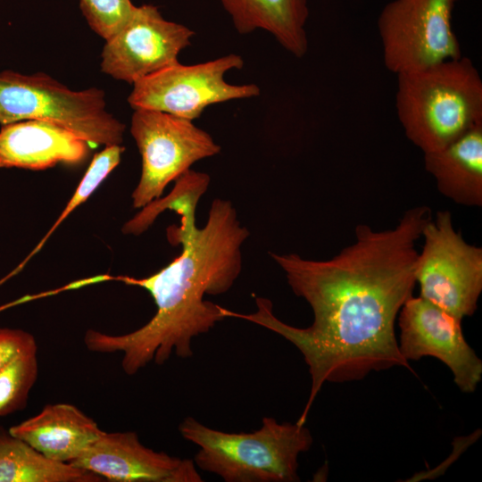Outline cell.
Returning a JSON list of instances; mask_svg holds the SVG:
<instances>
[{
  "mask_svg": "<svg viewBox=\"0 0 482 482\" xmlns=\"http://www.w3.org/2000/svg\"><path fill=\"white\" fill-rule=\"evenodd\" d=\"M432 217L420 205L407 210L385 230L366 224L354 229V242L326 261L296 253H273L294 294L312 308L313 321L296 328L278 319L269 299L256 297L249 314L225 309L235 317L286 338L302 353L311 376L310 395L300 418L308 412L326 382L364 378L371 371L411 369L398 347L395 322L416 285V243Z\"/></svg>",
  "mask_w": 482,
  "mask_h": 482,
  "instance_id": "obj_1",
  "label": "cell"
},
{
  "mask_svg": "<svg viewBox=\"0 0 482 482\" xmlns=\"http://www.w3.org/2000/svg\"><path fill=\"white\" fill-rule=\"evenodd\" d=\"M249 236L231 202L214 199L204 226L167 266L143 278H117L151 295L156 305L153 318L122 335L87 329V350L120 353L121 368L128 375L152 362L162 365L172 353L192 357L193 339L226 319L223 307L204 296L222 295L232 287L242 270V246Z\"/></svg>",
  "mask_w": 482,
  "mask_h": 482,
  "instance_id": "obj_2",
  "label": "cell"
},
{
  "mask_svg": "<svg viewBox=\"0 0 482 482\" xmlns=\"http://www.w3.org/2000/svg\"><path fill=\"white\" fill-rule=\"evenodd\" d=\"M396 76L398 120L423 154L445 147L482 123V79L468 57Z\"/></svg>",
  "mask_w": 482,
  "mask_h": 482,
  "instance_id": "obj_3",
  "label": "cell"
},
{
  "mask_svg": "<svg viewBox=\"0 0 482 482\" xmlns=\"http://www.w3.org/2000/svg\"><path fill=\"white\" fill-rule=\"evenodd\" d=\"M179 431L199 447L193 460L196 468L226 482L299 481L298 457L313 442L305 424L279 423L271 417L249 433L218 430L187 417Z\"/></svg>",
  "mask_w": 482,
  "mask_h": 482,
  "instance_id": "obj_4",
  "label": "cell"
},
{
  "mask_svg": "<svg viewBox=\"0 0 482 482\" xmlns=\"http://www.w3.org/2000/svg\"><path fill=\"white\" fill-rule=\"evenodd\" d=\"M40 120L67 128L89 145H120L125 125L96 87L71 90L47 74L0 72V124Z\"/></svg>",
  "mask_w": 482,
  "mask_h": 482,
  "instance_id": "obj_5",
  "label": "cell"
},
{
  "mask_svg": "<svg viewBox=\"0 0 482 482\" xmlns=\"http://www.w3.org/2000/svg\"><path fill=\"white\" fill-rule=\"evenodd\" d=\"M421 237L415 269L420 296L461 320L473 315L482 292V248L463 239L449 211L431 217Z\"/></svg>",
  "mask_w": 482,
  "mask_h": 482,
  "instance_id": "obj_6",
  "label": "cell"
},
{
  "mask_svg": "<svg viewBox=\"0 0 482 482\" xmlns=\"http://www.w3.org/2000/svg\"><path fill=\"white\" fill-rule=\"evenodd\" d=\"M458 1L388 2L377 21L386 68L397 75L461 57L452 24Z\"/></svg>",
  "mask_w": 482,
  "mask_h": 482,
  "instance_id": "obj_7",
  "label": "cell"
},
{
  "mask_svg": "<svg viewBox=\"0 0 482 482\" xmlns=\"http://www.w3.org/2000/svg\"><path fill=\"white\" fill-rule=\"evenodd\" d=\"M130 133L142 158L140 179L132 192V205L142 208L162 196L167 185L220 146L192 120L163 112L135 109Z\"/></svg>",
  "mask_w": 482,
  "mask_h": 482,
  "instance_id": "obj_8",
  "label": "cell"
},
{
  "mask_svg": "<svg viewBox=\"0 0 482 482\" xmlns=\"http://www.w3.org/2000/svg\"><path fill=\"white\" fill-rule=\"evenodd\" d=\"M243 65L236 54L194 65L177 62L135 82L128 102L134 110H155L193 121L209 105L260 95L255 84L224 79L226 72Z\"/></svg>",
  "mask_w": 482,
  "mask_h": 482,
  "instance_id": "obj_9",
  "label": "cell"
},
{
  "mask_svg": "<svg viewBox=\"0 0 482 482\" xmlns=\"http://www.w3.org/2000/svg\"><path fill=\"white\" fill-rule=\"evenodd\" d=\"M195 32L165 20L152 4L134 7L122 27L105 40L101 69L105 74L129 84L178 61L191 44Z\"/></svg>",
  "mask_w": 482,
  "mask_h": 482,
  "instance_id": "obj_10",
  "label": "cell"
},
{
  "mask_svg": "<svg viewBox=\"0 0 482 482\" xmlns=\"http://www.w3.org/2000/svg\"><path fill=\"white\" fill-rule=\"evenodd\" d=\"M461 320L421 296L411 295L399 312L403 357L417 361L425 356L440 360L452 371L463 393H473L482 378V362L466 341Z\"/></svg>",
  "mask_w": 482,
  "mask_h": 482,
  "instance_id": "obj_11",
  "label": "cell"
},
{
  "mask_svg": "<svg viewBox=\"0 0 482 482\" xmlns=\"http://www.w3.org/2000/svg\"><path fill=\"white\" fill-rule=\"evenodd\" d=\"M71 464L112 482L203 481L193 460L148 448L134 431H104Z\"/></svg>",
  "mask_w": 482,
  "mask_h": 482,
  "instance_id": "obj_12",
  "label": "cell"
},
{
  "mask_svg": "<svg viewBox=\"0 0 482 482\" xmlns=\"http://www.w3.org/2000/svg\"><path fill=\"white\" fill-rule=\"evenodd\" d=\"M89 144L59 124L24 120L0 129V168L45 170L58 163L76 164L88 154Z\"/></svg>",
  "mask_w": 482,
  "mask_h": 482,
  "instance_id": "obj_13",
  "label": "cell"
},
{
  "mask_svg": "<svg viewBox=\"0 0 482 482\" xmlns=\"http://www.w3.org/2000/svg\"><path fill=\"white\" fill-rule=\"evenodd\" d=\"M8 431L48 459L64 463L79 458L104 432L92 418L70 403L46 404Z\"/></svg>",
  "mask_w": 482,
  "mask_h": 482,
  "instance_id": "obj_14",
  "label": "cell"
},
{
  "mask_svg": "<svg viewBox=\"0 0 482 482\" xmlns=\"http://www.w3.org/2000/svg\"><path fill=\"white\" fill-rule=\"evenodd\" d=\"M438 191L455 204L482 206V123L445 147L424 154Z\"/></svg>",
  "mask_w": 482,
  "mask_h": 482,
  "instance_id": "obj_15",
  "label": "cell"
},
{
  "mask_svg": "<svg viewBox=\"0 0 482 482\" xmlns=\"http://www.w3.org/2000/svg\"><path fill=\"white\" fill-rule=\"evenodd\" d=\"M240 34L264 29L297 58L308 50L307 0H220Z\"/></svg>",
  "mask_w": 482,
  "mask_h": 482,
  "instance_id": "obj_16",
  "label": "cell"
},
{
  "mask_svg": "<svg viewBox=\"0 0 482 482\" xmlns=\"http://www.w3.org/2000/svg\"><path fill=\"white\" fill-rule=\"evenodd\" d=\"M211 178L207 173L188 170L175 180L172 190L164 197L153 200L123 226L125 234L140 235L165 210L176 212L180 216V225L167 229L168 239L181 246L195 236V211L199 200L207 191Z\"/></svg>",
  "mask_w": 482,
  "mask_h": 482,
  "instance_id": "obj_17",
  "label": "cell"
},
{
  "mask_svg": "<svg viewBox=\"0 0 482 482\" xmlns=\"http://www.w3.org/2000/svg\"><path fill=\"white\" fill-rule=\"evenodd\" d=\"M98 475L48 459L23 440L0 429V482H101Z\"/></svg>",
  "mask_w": 482,
  "mask_h": 482,
  "instance_id": "obj_18",
  "label": "cell"
},
{
  "mask_svg": "<svg viewBox=\"0 0 482 482\" xmlns=\"http://www.w3.org/2000/svg\"><path fill=\"white\" fill-rule=\"evenodd\" d=\"M37 375V350L21 354L0 370V417L25 408Z\"/></svg>",
  "mask_w": 482,
  "mask_h": 482,
  "instance_id": "obj_19",
  "label": "cell"
},
{
  "mask_svg": "<svg viewBox=\"0 0 482 482\" xmlns=\"http://www.w3.org/2000/svg\"><path fill=\"white\" fill-rule=\"evenodd\" d=\"M124 147H122L120 145H106L104 150L94 156L74 194L50 230L38 244L34 253L40 249V247L56 229V228L77 207L83 204L107 178V176L115 169V167L120 163Z\"/></svg>",
  "mask_w": 482,
  "mask_h": 482,
  "instance_id": "obj_20",
  "label": "cell"
},
{
  "mask_svg": "<svg viewBox=\"0 0 482 482\" xmlns=\"http://www.w3.org/2000/svg\"><path fill=\"white\" fill-rule=\"evenodd\" d=\"M81 12L90 28L104 40L116 33L130 16V0H79Z\"/></svg>",
  "mask_w": 482,
  "mask_h": 482,
  "instance_id": "obj_21",
  "label": "cell"
},
{
  "mask_svg": "<svg viewBox=\"0 0 482 482\" xmlns=\"http://www.w3.org/2000/svg\"><path fill=\"white\" fill-rule=\"evenodd\" d=\"M35 337L30 333L10 328H0V370L17 357L37 350Z\"/></svg>",
  "mask_w": 482,
  "mask_h": 482,
  "instance_id": "obj_22",
  "label": "cell"
}]
</instances>
